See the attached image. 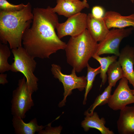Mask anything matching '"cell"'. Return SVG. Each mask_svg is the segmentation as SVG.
Returning <instances> with one entry per match:
<instances>
[{
    "instance_id": "obj_1",
    "label": "cell",
    "mask_w": 134,
    "mask_h": 134,
    "mask_svg": "<svg viewBox=\"0 0 134 134\" xmlns=\"http://www.w3.org/2000/svg\"><path fill=\"white\" fill-rule=\"evenodd\" d=\"M52 9L50 6L46 8H34L32 25L23 34L24 47L34 58H49L58 50L65 49L66 43L55 32L59 19Z\"/></svg>"
},
{
    "instance_id": "obj_2",
    "label": "cell",
    "mask_w": 134,
    "mask_h": 134,
    "mask_svg": "<svg viewBox=\"0 0 134 134\" xmlns=\"http://www.w3.org/2000/svg\"><path fill=\"white\" fill-rule=\"evenodd\" d=\"M29 2L22 9L15 11L0 10V40L5 44L8 43L11 49L22 46L23 34L30 28L34 15Z\"/></svg>"
},
{
    "instance_id": "obj_3",
    "label": "cell",
    "mask_w": 134,
    "mask_h": 134,
    "mask_svg": "<svg viewBox=\"0 0 134 134\" xmlns=\"http://www.w3.org/2000/svg\"><path fill=\"white\" fill-rule=\"evenodd\" d=\"M98 42L87 29L77 36L71 37L65 49L67 63L76 72H81L87 67L89 60L95 54Z\"/></svg>"
},
{
    "instance_id": "obj_4",
    "label": "cell",
    "mask_w": 134,
    "mask_h": 134,
    "mask_svg": "<svg viewBox=\"0 0 134 134\" xmlns=\"http://www.w3.org/2000/svg\"><path fill=\"white\" fill-rule=\"evenodd\" d=\"M12 50L14 61L11 65L10 70L22 73L29 87L34 92L36 91L38 89V79L34 74L37 64L34 58L30 55L22 46Z\"/></svg>"
},
{
    "instance_id": "obj_5",
    "label": "cell",
    "mask_w": 134,
    "mask_h": 134,
    "mask_svg": "<svg viewBox=\"0 0 134 134\" xmlns=\"http://www.w3.org/2000/svg\"><path fill=\"white\" fill-rule=\"evenodd\" d=\"M34 92L28 86L24 76L18 81V87L13 91L11 100V113L23 119L26 113L34 104L32 96Z\"/></svg>"
},
{
    "instance_id": "obj_6",
    "label": "cell",
    "mask_w": 134,
    "mask_h": 134,
    "mask_svg": "<svg viewBox=\"0 0 134 134\" xmlns=\"http://www.w3.org/2000/svg\"><path fill=\"white\" fill-rule=\"evenodd\" d=\"M51 70L54 77L58 79L62 83L64 87V98L58 104L59 107L65 105L66 98L72 93L73 90L77 89L82 91L85 89L87 84L86 76H77L74 69L73 68L70 74H66L62 72L59 65L54 64L51 65Z\"/></svg>"
},
{
    "instance_id": "obj_7",
    "label": "cell",
    "mask_w": 134,
    "mask_h": 134,
    "mask_svg": "<svg viewBox=\"0 0 134 134\" xmlns=\"http://www.w3.org/2000/svg\"><path fill=\"white\" fill-rule=\"evenodd\" d=\"M134 30L132 27L127 28H112L104 38L98 43L95 54H113L118 57L120 54L119 45L122 40L129 36Z\"/></svg>"
},
{
    "instance_id": "obj_8",
    "label": "cell",
    "mask_w": 134,
    "mask_h": 134,
    "mask_svg": "<svg viewBox=\"0 0 134 134\" xmlns=\"http://www.w3.org/2000/svg\"><path fill=\"white\" fill-rule=\"evenodd\" d=\"M87 15L80 12L68 18L64 22L58 24L57 34L60 39L66 36H77L87 29Z\"/></svg>"
},
{
    "instance_id": "obj_9",
    "label": "cell",
    "mask_w": 134,
    "mask_h": 134,
    "mask_svg": "<svg viewBox=\"0 0 134 134\" xmlns=\"http://www.w3.org/2000/svg\"><path fill=\"white\" fill-rule=\"evenodd\" d=\"M128 82L126 78H121L113 94L111 95L107 104L113 110H120L128 104L134 103V95Z\"/></svg>"
},
{
    "instance_id": "obj_10",
    "label": "cell",
    "mask_w": 134,
    "mask_h": 134,
    "mask_svg": "<svg viewBox=\"0 0 134 134\" xmlns=\"http://www.w3.org/2000/svg\"><path fill=\"white\" fill-rule=\"evenodd\" d=\"M56 3L55 6L52 8L53 11L67 18L90 7L87 0H56Z\"/></svg>"
},
{
    "instance_id": "obj_11",
    "label": "cell",
    "mask_w": 134,
    "mask_h": 134,
    "mask_svg": "<svg viewBox=\"0 0 134 134\" xmlns=\"http://www.w3.org/2000/svg\"><path fill=\"white\" fill-rule=\"evenodd\" d=\"M118 61L122 69L124 77L128 80L134 89V47L127 45L122 49Z\"/></svg>"
},
{
    "instance_id": "obj_12",
    "label": "cell",
    "mask_w": 134,
    "mask_h": 134,
    "mask_svg": "<svg viewBox=\"0 0 134 134\" xmlns=\"http://www.w3.org/2000/svg\"><path fill=\"white\" fill-rule=\"evenodd\" d=\"M103 19L108 29H122L132 27L134 30V13L126 16L122 15L113 11L105 12Z\"/></svg>"
},
{
    "instance_id": "obj_13",
    "label": "cell",
    "mask_w": 134,
    "mask_h": 134,
    "mask_svg": "<svg viewBox=\"0 0 134 134\" xmlns=\"http://www.w3.org/2000/svg\"><path fill=\"white\" fill-rule=\"evenodd\" d=\"M87 29L92 38L97 42L101 41L109 30L103 18H96L91 13L87 14Z\"/></svg>"
},
{
    "instance_id": "obj_14",
    "label": "cell",
    "mask_w": 134,
    "mask_h": 134,
    "mask_svg": "<svg viewBox=\"0 0 134 134\" xmlns=\"http://www.w3.org/2000/svg\"><path fill=\"white\" fill-rule=\"evenodd\" d=\"M120 113L117 122L119 133L134 134V106H126Z\"/></svg>"
},
{
    "instance_id": "obj_15",
    "label": "cell",
    "mask_w": 134,
    "mask_h": 134,
    "mask_svg": "<svg viewBox=\"0 0 134 134\" xmlns=\"http://www.w3.org/2000/svg\"><path fill=\"white\" fill-rule=\"evenodd\" d=\"M12 121L15 133L17 134H34L36 132H38L43 129L46 126L39 125L35 118L26 123L22 118L13 116Z\"/></svg>"
},
{
    "instance_id": "obj_16",
    "label": "cell",
    "mask_w": 134,
    "mask_h": 134,
    "mask_svg": "<svg viewBox=\"0 0 134 134\" xmlns=\"http://www.w3.org/2000/svg\"><path fill=\"white\" fill-rule=\"evenodd\" d=\"M106 122L104 118H100L97 113L94 112L91 115L86 116L81 125L85 132L93 128L98 130L101 134H114L113 131L105 126Z\"/></svg>"
},
{
    "instance_id": "obj_17",
    "label": "cell",
    "mask_w": 134,
    "mask_h": 134,
    "mask_svg": "<svg viewBox=\"0 0 134 134\" xmlns=\"http://www.w3.org/2000/svg\"><path fill=\"white\" fill-rule=\"evenodd\" d=\"M107 73L108 85L112 87H114L117 82L124 77L122 69L118 61H116L110 65Z\"/></svg>"
},
{
    "instance_id": "obj_18",
    "label": "cell",
    "mask_w": 134,
    "mask_h": 134,
    "mask_svg": "<svg viewBox=\"0 0 134 134\" xmlns=\"http://www.w3.org/2000/svg\"><path fill=\"white\" fill-rule=\"evenodd\" d=\"M118 57L115 55L104 57H101L96 54L93 56L92 57L98 61L100 65V77L102 79L100 87L102 84L104 85L106 82L107 79L106 73L109 66L112 63L116 61Z\"/></svg>"
},
{
    "instance_id": "obj_19",
    "label": "cell",
    "mask_w": 134,
    "mask_h": 134,
    "mask_svg": "<svg viewBox=\"0 0 134 134\" xmlns=\"http://www.w3.org/2000/svg\"><path fill=\"white\" fill-rule=\"evenodd\" d=\"M112 87L108 85L103 92L98 95L95 99L93 103L84 113L85 116H90L93 114L96 108L99 106L107 104L111 96Z\"/></svg>"
},
{
    "instance_id": "obj_20",
    "label": "cell",
    "mask_w": 134,
    "mask_h": 134,
    "mask_svg": "<svg viewBox=\"0 0 134 134\" xmlns=\"http://www.w3.org/2000/svg\"><path fill=\"white\" fill-rule=\"evenodd\" d=\"M87 67V84L85 89V92L83 102V105H85L86 103L87 95L92 87L93 84L96 76L98 74L100 73V66L96 68H94L91 67L88 64Z\"/></svg>"
},
{
    "instance_id": "obj_21",
    "label": "cell",
    "mask_w": 134,
    "mask_h": 134,
    "mask_svg": "<svg viewBox=\"0 0 134 134\" xmlns=\"http://www.w3.org/2000/svg\"><path fill=\"white\" fill-rule=\"evenodd\" d=\"M11 54V52L8 46L0 43V73L4 72L10 70L11 65L8 62V58Z\"/></svg>"
},
{
    "instance_id": "obj_22",
    "label": "cell",
    "mask_w": 134,
    "mask_h": 134,
    "mask_svg": "<svg viewBox=\"0 0 134 134\" xmlns=\"http://www.w3.org/2000/svg\"><path fill=\"white\" fill-rule=\"evenodd\" d=\"M25 5L23 3L15 5L10 3L6 0H0V10L7 12H13L23 8Z\"/></svg>"
},
{
    "instance_id": "obj_23",
    "label": "cell",
    "mask_w": 134,
    "mask_h": 134,
    "mask_svg": "<svg viewBox=\"0 0 134 134\" xmlns=\"http://www.w3.org/2000/svg\"><path fill=\"white\" fill-rule=\"evenodd\" d=\"M51 123L49 124L46 127L45 129L42 130L38 132V134H60L62 129L60 126L58 127H52L51 126Z\"/></svg>"
},
{
    "instance_id": "obj_24",
    "label": "cell",
    "mask_w": 134,
    "mask_h": 134,
    "mask_svg": "<svg viewBox=\"0 0 134 134\" xmlns=\"http://www.w3.org/2000/svg\"><path fill=\"white\" fill-rule=\"evenodd\" d=\"M105 12L103 7L100 5H96L93 7L91 13L95 17L97 18H103Z\"/></svg>"
},
{
    "instance_id": "obj_25",
    "label": "cell",
    "mask_w": 134,
    "mask_h": 134,
    "mask_svg": "<svg viewBox=\"0 0 134 134\" xmlns=\"http://www.w3.org/2000/svg\"><path fill=\"white\" fill-rule=\"evenodd\" d=\"M7 75L3 73H0V84L4 85L7 83L8 81L7 79Z\"/></svg>"
},
{
    "instance_id": "obj_26",
    "label": "cell",
    "mask_w": 134,
    "mask_h": 134,
    "mask_svg": "<svg viewBox=\"0 0 134 134\" xmlns=\"http://www.w3.org/2000/svg\"><path fill=\"white\" fill-rule=\"evenodd\" d=\"M131 90L133 94L134 95V89L133 90Z\"/></svg>"
},
{
    "instance_id": "obj_27",
    "label": "cell",
    "mask_w": 134,
    "mask_h": 134,
    "mask_svg": "<svg viewBox=\"0 0 134 134\" xmlns=\"http://www.w3.org/2000/svg\"><path fill=\"white\" fill-rule=\"evenodd\" d=\"M132 3H133L134 2V0H129Z\"/></svg>"
}]
</instances>
